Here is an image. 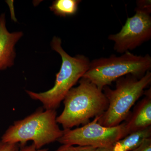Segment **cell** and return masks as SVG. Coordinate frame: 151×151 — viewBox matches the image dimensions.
Instances as JSON below:
<instances>
[{"instance_id":"obj_11","label":"cell","mask_w":151,"mask_h":151,"mask_svg":"<svg viewBox=\"0 0 151 151\" xmlns=\"http://www.w3.org/2000/svg\"><path fill=\"white\" fill-rule=\"evenodd\" d=\"M80 0H55L50 7L55 14L61 17L74 15L78 11Z\"/></svg>"},{"instance_id":"obj_5","label":"cell","mask_w":151,"mask_h":151,"mask_svg":"<svg viewBox=\"0 0 151 151\" xmlns=\"http://www.w3.org/2000/svg\"><path fill=\"white\" fill-rule=\"evenodd\" d=\"M151 68V57L148 54L135 55L126 52L120 56L114 55L90 62L89 69L83 77L103 90L105 86L125 76L142 78Z\"/></svg>"},{"instance_id":"obj_3","label":"cell","mask_w":151,"mask_h":151,"mask_svg":"<svg viewBox=\"0 0 151 151\" xmlns=\"http://www.w3.org/2000/svg\"><path fill=\"white\" fill-rule=\"evenodd\" d=\"M40 108L24 119L14 122L6 130L1 140L10 144L25 146L29 141L37 149L58 141L62 137L63 130L57 122L55 110Z\"/></svg>"},{"instance_id":"obj_12","label":"cell","mask_w":151,"mask_h":151,"mask_svg":"<svg viewBox=\"0 0 151 151\" xmlns=\"http://www.w3.org/2000/svg\"><path fill=\"white\" fill-rule=\"evenodd\" d=\"M96 149V148L92 147H82L62 145L55 151H94Z\"/></svg>"},{"instance_id":"obj_13","label":"cell","mask_w":151,"mask_h":151,"mask_svg":"<svg viewBox=\"0 0 151 151\" xmlns=\"http://www.w3.org/2000/svg\"><path fill=\"white\" fill-rule=\"evenodd\" d=\"M132 151H151V137L146 139L137 147Z\"/></svg>"},{"instance_id":"obj_14","label":"cell","mask_w":151,"mask_h":151,"mask_svg":"<svg viewBox=\"0 0 151 151\" xmlns=\"http://www.w3.org/2000/svg\"><path fill=\"white\" fill-rule=\"evenodd\" d=\"M18 148L17 144H8L0 139V151H14Z\"/></svg>"},{"instance_id":"obj_6","label":"cell","mask_w":151,"mask_h":151,"mask_svg":"<svg viewBox=\"0 0 151 151\" xmlns=\"http://www.w3.org/2000/svg\"><path fill=\"white\" fill-rule=\"evenodd\" d=\"M137 4L136 13L127 18L121 31L108 36L114 42V50L119 53L133 50L151 39V1H138Z\"/></svg>"},{"instance_id":"obj_15","label":"cell","mask_w":151,"mask_h":151,"mask_svg":"<svg viewBox=\"0 0 151 151\" xmlns=\"http://www.w3.org/2000/svg\"><path fill=\"white\" fill-rule=\"evenodd\" d=\"M14 151H48L47 149H37L33 144L29 146H24L21 147L20 149H17Z\"/></svg>"},{"instance_id":"obj_10","label":"cell","mask_w":151,"mask_h":151,"mask_svg":"<svg viewBox=\"0 0 151 151\" xmlns=\"http://www.w3.org/2000/svg\"><path fill=\"white\" fill-rule=\"evenodd\" d=\"M151 137V127L131 133L112 145L113 151H132L147 138Z\"/></svg>"},{"instance_id":"obj_8","label":"cell","mask_w":151,"mask_h":151,"mask_svg":"<svg viewBox=\"0 0 151 151\" xmlns=\"http://www.w3.org/2000/svg\"><path fill=\"white\" fill-rule=\"evenodd\" d=\"M23 35L22 32H10L6 27L5 14L0 15V71L14 65L15 47Z\"/></svg>"},{"instance_id":"obj_1","label":"cell","mask_w":151,"mask_h":151,"mask_svg":"<svg viewBox=\"0 0 151 151\" xmlns=\"http://www.w3.org/2000/svg\"><path fill=\"white\" fill-rule=\"evenodd\" d=\"M63 103L64 109L56 121L63 130L87 124L90 119L103 114L108 106L103 90L84 77L79 80L78 86L68 92Z\"/></svg>"},{"instance_id":"obj_4","label":"cell","mask_w":151,"mask_h":151,"mask_svg":"<svg viewBox=\"0 0 151 151\" xmlns=\"http://www.w3.org/2000/svg\"><path fill=\"white\" fill-rule=\"evenodd\" d=\"M116 81L115 89H111L108 86L103 89L108 99V106L100 116L98 122L105 127H116L127 119L132 106L150 84L151 73L147 71L140 78L128 75Z\"/></svg>"},{"instance_id":"obj_16","label":"cell","mask_w":151,"mask_h":151,"mask_svg":"<svg viewBox=\"0 0 151 151\" xmlns=\"http://www.w3.org/2000/svg\"><path fill=\"white\" fill-rule=\"evenodd\" d=\"M112 146L108 147L97 148L94 151H113Z\"/></svg>"},{"instance_id":"obj_2","label":"cell","mask_w":151,"mask_h":151,"mask_svg":"<svg viewBox=\"0 0 151 151\" xmlns=\"http://www.w3.org/2000/svg\"><path fill=\"white\" fill-rule=\"evenodd\" d=\"M60 38L54 36L51 42L52 49L60 55L62 64L57 73L53 87L45 92H33L26 90L32 99L40 101L45 110H55L73 86L89 69L90 61L84 55L70 56L63 48Z\"/></svg>"},{"instance_id":"obj_7","label":"cell","mask_w":151,"mask_h":151,"mask_svg":"<svg viewBox=\"0 0 151 151\" xmlns=\"http://www.w3.org/2000/svg\"><path fill=\"white\" fill-rule=\"evenodd\" d=\"M100 116L81 127L63 130V134L58 142L62 145L108 147L128 135L124 123L116 127H104L98 123Z\"/></svg>"},{"instance_id":"obj_9","label":"cell","mask_w":151,"mask_h":151,"mask_svg":"<svg viewBox=\"0 0 151 151\" xmlns=\"http://www.w3.org/2000/svg\"><path fill=\"white\" fill-rule=\"evenodd\" d=\"M144 94L145 97L138 102L124 122L128 135L151 127V88L145 91Z\"/></svg>"}]
</instances>
